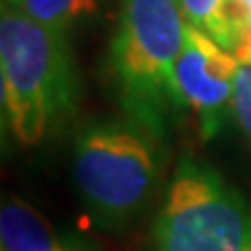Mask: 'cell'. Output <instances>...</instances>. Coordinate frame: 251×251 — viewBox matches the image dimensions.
Listing matches in <instances>:
<instances>
[{
  "label": "cell",
  "instance_id": "obj_4",
  "mask_svg": "<svg viewBox=\"0 0 251 251\" xmlns=\"http://www.w3.org/2000/svg\"><path fill=\"white\" fill-rule=\"evenodd\" d=\"M153 251H251V205L212 165L184 156L153 224Z\"/></svg>",
  "mask_w": 251,
  "mask_h": 251
},
{
  "label": "cell",
  "instance_id": "obj_1",
  "mask_svg": "<svg viewBox=\"0 0 251 251\" xmlns=\"http://www.w3.org/2000/svg\"><path fill=\"white\" fill-rule=\"evenodd\" d=\"M77 89L65 33L2 2L0 96L5 137L19 147L40 144L75 114Z\"/></svg>",
  "mask_w": 251,
  "mask_h": 251
},
{
  "label": "cell",
  "instance_id": "obj_5",
  "mask_svg": "<svg viewBox=\"0 0 251 251\" xmlns=\"http://www.w3.org/2000/svg\"><path fill=\"white\" fill-rule=\"evenodd\" d=\"M237 75L240 63L228 49L186 26L184 49L177 58V81L205 140L216 137L233 117Z\"/></svg>",
  "mask_w": 251,
  "mask_h": 251
},
{
  "label": "cell",
  "instance_id": "obj_9",
  "mask_svg": "<svg viewBox=\"0 0 251 251\" xmlns=\"http://www.w3.org/2000/svg\"><path fill=\"white\" fill-rule=\"evenodd\" d=\"M233 119L247 135L251 144V68L249 65H240V75H237V86H235V98H233Z\"/></svg>",
  "mask_w": 251,
  "mask_h": 251
},
{
  "label": "cell",
  "instance_id": "obj_11",
  "mask_svg": "<svg viewBox=\"0 0 251 251\" xmlns=\"http://www.w3.org/2000/svg\"><path fill=\"white\" fill-rule=\"evenodd\" d=\"M249 68H251V65H249Z\"/></svg>",
  "mask_w": 251,
  "mask_h": 251
},
{
  "label": "cell",
  "instance_id": "obj_2",
  "mask_svg": "<svg viewBox=\"0 0 251 251\" xmlns=\"http://www.w3.org/2000/svg\"><path fill=\"white\" fill-rule=\"evenodd\" d=\"M184 35L179 0H121L109 49L121 107L161 142L188 109L177 81Z\"/></svg>",
  "mask_w": 251,
  "mask_h": 251
},
{
  "label": "cell",
  "instance_id": "obj_3",
  "mask_svg": "<svg viewBox=\"0 0 251 251\" xmlns=\"http://www.w3.org/2000/svg\"><path fill=\"white\" fill-rule=\"evenodd\" d=\"M161 140L135 121H93L75 142V181L91 216L124 228L151 202L161 181Z\"/></svg>",
  "mask_w": 251,
  "mask_h": 251
},
{
  "label": "cell",
  "instance_id": "obj_8",
  "mask_svg": "<svg viewBox=\"0 0 251 251\" xmlns=\"http://www.w3.org/2000/svg\"><path fill=\"white\" fill-rule=\"evenodd\" d=\"M47 28L65 33L77 19L96 12L98 0H2Z\"/></svg>",
  "mask_w": 251,
  "mask_h": 251
},
{
  "label": "cell",
  "instance_id": "obj_6",
  "mask_svg": "<svg viewBox=\"0 0 251 251\" xmlns=\"http://www.w3.org/2000/svg\"><path fill=\"white\" fill-rule=\"evenodd\" d=\"M2 251H86L70 235L58 233L33 205L19 198H5L0 209Z\"/></svg>",
  "mask_w": 251,
  "mask_h": 251
},
{
  "label": "cell",
  "instance_id": "obj_7",
  "mask_svg": "<svg viewBox=\"0 0 251 251\" xmlns=\"http://www.w3.org/2000/svg\"><path fill=\"white\" fill-rule=\"evenodd\" d=\"M179 5L186 26L198 28L200 33H205L216 45L233 54L237 30L230 19L228 0H179Z\"/></svg>",
  "mask_w": 251,
  "mask_h": 251
},
{
  "label": "cell",
  "instance_id": "obj_10",
  "mask_svg": "<svg viewBox=\"0 0 251 251\" xmlns=\"http://www.w3.org/2000/svg\"><path fill=\"white\" fill-rule=\"evenodd\" d=\"M228 9H230V19L235 24L237 19H242L244 14L251 12V0H228Z\"/></svg>",
  "mask_w": 251,
  "mask_h": 251
}]
</instances>
